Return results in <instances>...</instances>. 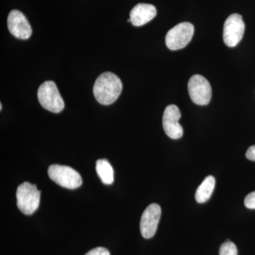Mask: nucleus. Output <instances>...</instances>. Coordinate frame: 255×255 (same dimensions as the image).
Returning a JSON list of instances; mask_svg holds the SVG:
<instances>
[{
    "mask_svg": "<svg viewBox=\"0 0 255 255\" xmlns=\"http://www.w3.org/2000/svg\"><path fill=\"white\" fill-rule=\"evenodd\" d=\"M122 89L123 85L120 78L113 73L106 72L96 80L93 93L101 105H110L119 98Z\"/></svg>",
    "mask_w": 255,
    "mask_h": 255,
    "instance_id": "f257e3e1",
    "label": "nucleus"
},
{
    "mask_svg": "<svg viewBox=\"0 0 255 255\" xmlns=\"http://www.w3.org/2000/svg\"><path fill=\"white\" fill-rule=\"evenodd\" d=\"M18 209L25 215L33 214L38 209L41 199V191L35 184L25 182L18 186L16 191Z\"/></svg>",
    "mask_w": 255,
    "mask_h": 255,
    "instance_id": "f03ea898",
    "label": "nucleus"
},
{
    "mask_svg": "<svg viewBox=\"0 0 255 255\" xmlns=\"http://www.w3.org/2000/svg\"><path fill=\"white\" fill-rule=\"evenodd\" d=\"M38 99L43 108L53 113H60L65 107L58 87L53 81L41 84L38 90Z\"/></svg>",
    "mask_w": 255,
    "mask_h": 255,
    "instance_id": "7ed1b4c3",
    "label": "nucleus"
},
{
    "mask_svg": "<svg viewBox=\"0 0 255 255\" xmlns=\"http://www.w3.org/2000/svg\"><path fill=\"white\" fill-rule=\"evenodd\" d=\"M48 174L51 180L66 189H77L82 184L80 174L68 166L52 164L48 167Z\"/></svg>",
    "mask_w": 255,
    "mask_h": 255,
    "instance_id": "20e7f679",
    "label": "nucleus"
},
{
    "mask_svg": "<svg viewBox=\"0 0 255 255\" xmlns=\"http://www.w3.org/2000/svg\"><path fill=\"white\" fill-rule=\"evenodd\" d=\"M194 27L192 23L182 22L171 28L165 37L167 48L172 50L182 49L191 41Z\"/></svg>",
    "mask_w": 255,
    "mask_h": 255,
    "instance_id": "39448f33",
    "label": "nucleus"
},
{
    "mask_svg": "<svg viewBox=\"0 0 255 255\" xmlns=\"http://www.w3.org/2000/svg\"><path fill=\"white\" fill-rule=\"evenodd\" d=\"M188 91L191 100L197 105H207L212 97L209 82L200 75L191 77L188 83Z\"/></svg>",
    "mask_w": 255,
    "mask_h": 255,
    "instance_id": "423d86ee",
    "label": "nucleus"
},
{
    "mask_svg": "<svg viewBox=\"0 0 255 255\" xmlns=\"http://www.w3.org/2000/svg\"><path fill=\"white\" fill-rule=\"evenodd\" d=\"M245 25L241 15L233 14L226 20L223 27V41L228 47L237 46L244 35Z\"/></svg>",
    "mask_w": 255,
    "mask_h": 255,
    "instance_id": "0eeeda50",
    "label": "nucleus"
},
{
    "mask_svg": "<svg viewBox=\"0 0 255 255\" xmlns=\"http://www.w3.org/2000/svg\"><path fill=\"white\" fill-rule=\"evenodd\" d=\"M160 206L152 204L146 208L141 216L140 223V233L142 237L150 239L155 236L161 217Z\"/></svg>",
    "mask_w": 255,
    "mask_h": 255,
    "instance_id": "6e6552de",
    "label": "nucleus"
},
{
    "mask_svg": "<svg viewBox=\"0 0 255 255\" xmlns=\"http://www.w3.org/2000/svg\"><path fill=\"white\" fill-rule=\"evenodd\" d=\"M181 112L176 105H169L164 110L162 124L164 132L170 138L179 139L182 137L183 128L179 123Z\"/></svg>",
    "mask_w": 255,
    "mask_h": 255,
    "instance_id": "1a4fd4ad",
    "label": "nucleus"
},
{
    "mask_svg": "<svg viewBox=\"0 0 255 255\" xmlns=\"http://www.w3.org/2000/svg\"><path fill=\"white\" fill-rule=\"evenodd\" d=\"M7 26L10 33L18 39H28L31 36V25L23 13L18 10H12L9 13Z\"/></svg>",
    "mask_w": 255,
    "mask_h": 255,
    "instance_id": "9d476101",
    "label": "nucleus"
},
{
    "mask_svg": "<svg viewBox=\"0 0 255 255\" xmlns=\"http://www.w3.org/2000/svg\"><path fill=\"white\" fill-rule=\"evenodd\" d=\"M157 14L155 6L140 3L132 8L130 13V23L135 26H141L153 19Z\"/></svg>",
    "mask_w": 255,
    "mask_h": 255,
    "instance_id": "9b49d317",
    "label": "nucleus"
},
{
    "mask_svg": "<svg viewBox=\"0 0 255 255\" xmlns=\"http://www.w3.org/2000/svg\"><path fill=\"white\" fill-rule=\"evenodd\" d=\"M215 184L216 179L213 176H208L204 179L196 191L195 199L199 204H204L209 200L214 190Z\"/></svg>",
    "mask_w": 255,
    "mask_h": 255,
    "instance_id": "f8f14e48",
    "label": "nucleus"
},
{
    "mask_svg": "<svg viewBox=\"0 0 255 255\" xmlns=\"http://www.w3.org/2000/svg\"><path fill=\"white\" fill-rule=\"evenodd\" d=\"M96 171L102 182L107 185L114 182V169L106 159H99L96 163Z\"/></svg>",
    "mask_w": 255,
    "mask_h": 255,
    "instance_id": "ddd939ff",
    "label": "nucleus"
},
{
    "mask_svg": "<svg viewBox=\"0 0 255 255\" xmlns=\"http://www.w3.org/2000/svg\"><path fill=\"white\" fill-rule=\"evenodd\" d=\"M219 255H238L237 247L232 242L228 241L221 245Z\"/></svg>",
    "mask_w": 255,
    "mask_h": 255,
    "instance_id": "4468645a",
    "label": "nucleus"
},
{
    "mask_svg": "<svg viewBox=\"0 0 255 255\" xmlns=\"http://www.w3.org/2000/svg\"><path fill=\"white\" fill-rule=\"evenodd\" d=\"M245 206L249 209H255V191L248 194L245 199Z\"/></svg>",
    "mask_w": 255,
    "mask_h": 255,
    "instance_id": "2eb2a0df",
    "label": "nucleus"
},
{
    "mask_svg": "<svg viewBox=\"0 0 255 255\" xmlns=\"http://www.w3.org/2000/svg\"><path fill=\"white\" fill-rule=\"evenodd\" d=\"M85 255H111L110 251L107 249V248H102V247H99V248H96L95 249H92L91 251H89Z\"/></svg>",
    "mask_w": 255,
    "mask_h": 255,
    "instance_id": "dca6fc26",
    "label": "nucleus"
},
{
    "mask_svg": "<svg viewBox=\"0 0 255 255\" xmlns=\"http://www.w3.org/2000/svg\"><path fill=\"white\" fill-rule=\"evenodd\" d=\"M246 157L249 160L255 161V145L251 146L247 150Z\"/></svg>",
    "mask_w": 255,
    "mask_h": 255,
    "instance_id": "f3484780",
    "label": "nucleus"
},
{
    "mask_svg": "<svg viewBox=\"0 0 255 255\" xmlns=\"http://www.w3.org/2000/svg\"><path fill=\"white\" fill-rule=\"evenodd\" d=\"M2 110V105H1H1H0V110Z\"/></svg>",
    "mask_w": 255,
    "mask_h": 255,
    "instance_id": "a211bd4d",
    "label": "nucleus"
}]
</instances>
